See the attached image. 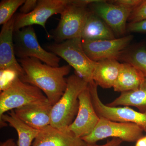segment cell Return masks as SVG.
I'll return each mask as SVG.
<instances>
[{"instance_id":"19","label":"cell","mask_w":146,"mask_h":146,"mask_svg":"<svg viewBox=\"0 0 146 146\" xmlns=\"http://www.w3.org/2000/svg\"><path fill=\"white\" fill-rule=\"evenodd\" d=\"M1 123H8L18 133V146H31L40 130L29 126L17 117L14 110L0 116Z\"/></svg>"},{"instance_id":"31","label":"cell","mask_w":146,"mask_h":146,"mask_svg":"<svg viewBox=\"0 0 146 146\" xmlns=\"http://www.w3.org/2000/svg\"><path fill=\"white\" fill-rule=\"evenodd\" d=\"M144 138H145V143L146 144V136H144Z\"/></svg>"},{"instance_id":"15","label":"cell","mask_w":146,"mask_h":146,"mask_svg":"<svg viewBox=\"0 0 146 146\" xmlns=\"http://www.w3.org/2000/svg\"><path fill=\"white\" fill-rule=\"evenodd\" d=\"M86 143L70 131L49 125L40 130L31 146H84Z\"/></svg>"},{"instance_id":"20","label":"cell","mask_w":146,"mask_h":146,"mask_svg":"<svg viewBox=\"0 0 146 146\" xmlns=\"http://www.w3.org/2000/svg\"><path fill=\"white\" fill-rule=\"evenodd\" d=\"M106 105L112 107L133 106L146 114V78L138 89L121 93L119 96Z\"/></svg>"},{"instance_id":"12","label":"cell","mask_w":146,"mask_h":146,"mask_svg":"<svg viewBox=\"0 0 146 146\" xmlns=\"http://www.w3.org/2000/svg\"><path fill=\"white\" fill-rule=\"evenodd\" d=\"M133 39L131 35L112 39L86 41L82 39L84 50L90 59L98 62L107 59H115L128 47Z\"/></svg>"},{"instance_id":"13","label":"cell","mask_w":146,"mask_h":146,"mask_svg":"<svg viewBox=\"0 0 146 146\" xmlns=\"http://www.w3.org/2000/svg\"><path fill=\"white\" fill-rule=\"evenodd\" d=\"M16 15L3 25L0 33V70L15 71L21 78L24 75L22 66L16 59L14 52L13 35Z\"/></svg>"},{"instance_id":"17","label":"cell","mask_w":146,"mask_h":146,"mask_svg":"<svg viewBox=\"0 0 146 146\" xmlns=\"http://www.w3.org/2000/svg\"><path fill=\"white\" fill-rule=\"evenodd\" d=\"M145 77L141 71L131 64L121 63L117 78L113 86L114 91L123 92L138 89Z\"/></svg>"},{"instance_id":"7","label":"cell","mask_w":146,"mask_h":146,"mask_svg":"<svg viewBox=\"0 0 146 146\" xmlns=\"http://www.w3.org/2000/svg\"><path fill=\"white\" fill-rule=\"evenodd\" d=\"M90 12L89 9L74 5L70 0V3L60 14L59 23L51 38L57 43L81 38L82 33Z\"/></svg>"},{"instance_id":"14","label":"cell","mask_w":146,"mask_h":146,"mask_svg":"<svg viewBox=\"0 0 146 146\" xmlns=\"http://www.w3.org/2000/svg\"><path fill=\"white\" fill-rule=\"evenodd\" d=\"M52 106L48 100L14 110L17 117L31 127L40 130L50 125Z\"/></svg>"},{"instance_id":"5","label":"cell","mask_w":146,"mask_h":146,"mask_svg":"<svg viewBox=\"0 0 146 146\" xmlns=\"http://www.w3.org/2000/svg\"><path fill=\"white\" fill-rule=\"evenodd\" d=\"M47 99L39 88L17 77L8 88L1 92L0 116L8 111Z\"/></svg>"},{"instance_id":"21","label":"cell","mask_w":146,"mask_h":146,"mask_svg":"<svg viewBox=\"0 0 146 146\" xmlns=\"http://www.w3.org/2000/svg\"><path fill=\"white\" fill-rule=\"evenodd\" d=\"M117 60L133 65L141 71L146 78V44L145 42L128 47L122 52Z\"/></svg>"},{"instance_id":"8","label":"cell","mask_w":146,"mask_h":146,"mask_svg":"<svg viewBox=\"0 0 146 146\" xmlns=\"http://www.w3.org/2000/svg\"><path fill=\"white\" fill-rule=\"evenodd\" d=\"M98 86L94 81L88 83L93 106L100 118L119 122L133 123L146 132V114L127 106L112 107L105 105L99 97Z\"/></svg>"},{"instance_id":"10","label":"cell","mask_w":146,"mask_h":146,"mask_svg":"<svg viewBox=\"0 0 146 146\" xmlns=\"http://www.w3.org/2000/svg\"><path fill=\"white\" fill-rule=\"evenodd\" d=\"M108 1L98 0L89 5V9L102 19L115 34L124 35L127 32V22L133 9Z\"/></svg>"},{"instance_id":"30","label":"cell","mask_w":146,"mask_h":146,"mask_svg":"<svg viewBox=\"0 0 146 146\" xmlns=\"http://www.w3.org/2000/svg\"><path fill=\"white\" fill-rule=\"evenodd\" d=\"M0 146H18V144L15 143V141L12 138H9L6 141L1 143Z\"/></svg>"},{"instance_id":"6","label":"cell","mask_w":146,"mask_h":146,"mask_svg":"<svg viewBox=\"0 0 146 146\" xmlns=\"http://www.w3.org/2000/svg\"><path fill=\"white\" fill-rule=\"evenodd\" d=\"M143 132L140 127L133 123L119 122L100 118L92 133L82 139L89 144H96L98 141L108 137L133 143L143 136Z\"/></svg>"},{"instance_id":"4","label":"cell","mask_w":146,"mask_h":146,"mask_svg":"<svg viewBox=\"0 0 146 146\" xmlns=\"http://www.w3.org/2000/svg\"><path fill=\"white\" fill-rule=\"evenodd\" d=\"M13 39L14 52L18 59L35 58L47 65L59 67L60 58L42 48L32 26L14 31Z\"/></svg>"},{"instance_id":"26","label":"cell","mask_w":146,"mask_h":146,"mask_svg":"<svg viewBox=\"0 0 146 146\" xmlns=\"http://www.w3.org/2000/svg\"><path fill=\"white\" fill-rule=\"evenodd\" d=\"M143 0H113L108 1V2L134 9L138 6Z\"/></svg>"},{"instance_id":"16","label":"cell","mask_w":146,"mask_h":146,"mask_svg":"<svg viewBox=\"0 0 146 146\" xmlns=\"http://www.w3.org/2000/svg\"><path fill=\"white\" fill-rule=\"evenodd\" d=\"M121 63L115 59H107L96 62L93 80L98 86L104 89L113 87L117 78Z\"/></svg>"},{"instance_id":"28","label":"cell","mask_w":146,"mask_h":146,"mask_svg":"<svg viewBox=\"0 0 146 146\" xmlns=\"http://www.w3.org/2000/svg\"><path fill=\"white\" fill-rule=\"evenodd\" d=\"M123 142L119 138H112L111 140H108L107 142L103 145L89 144L86 143L84 146H121V144Z\"/></svg>"},{"instance_id":"24","label":"cell","mask_w":146,"mask_h":146,"mask_svg":"<svg viewBox=\"0 0 146 146\" xmlns=\"http://www.w3.org/2000/svg\"><path fill=\"white\" fill-rule=\"evenodd\" d=\"M146 20V0H143L141 4L132 11L128 22L135 23Z\"/></svg>"},{"instance_id":"29","label":"cell","mask_w":146,"mask_h":146,"mask_svg":"<svg viewBox=\"0 0 146 146\" xmlns=\"http://www.w3.org/2000/svg\"><path fill=\"white\" fill-rule=\"evenodd\" d=\"M98 0H70V3L77 6L87 7L92 3L96 2Z\"/></svg>"},{"instance_id":"27","label":"cell","mask_w":146,"mask_h":146,"mask_svg":"<svg viewBox=\"0 0 146 146\" xmlns=\"http://www.w3.org/2000/svg\"><path fill=\"white\" fill-rule=\"evenodd\" d=\"M37 0H26L22 5L20 9V13L22 14H27L33 11L37 5Z\"/></svg>"},{"instance_id":"1","label":"cell","mask_w":146,"mask_h":146,"mask_svg":"<svg viewBox=\"0 0 146 146\" xmlns=\"http://www.w3.org/2000/svg\"><path fill=\"white\" fill-rule=\"evenodd\" d=\"M23 69L22 81L36 86L45 94L52 105L62 96L67 88L65 76L70 72V65L54 67L42 63L35 58L18 59Z\"/></svg>"},{"instance_id":"2","label":"cell","mask_w":146,"mask_h":146,"mask_svg":"<svg viewBox=\"0 0 146 146\" xmlns=\"http://www.w3.org/2000/svg\"><path fill=\"white\" fill-rule=\"evenodd\" d=\"M67 88L62 96L53 106L50 125L61 130H66L77 115L78 97L87 88L88 83L76 74L67 79Z\"/></svg>"},{"instance_id":"23","label":"cell","mask_w":146,"mask_h":146,"mask_svg":"<svg viewBox=\"0 0 146 146\" xmlns=\"http://www.w3.org/2000/svg\"><path fill=\"white\" fill-rule=\"evenodd\" d=\"M1 92L7 89L17 77H19L15 71L10 70H0Z\"/></svg>"},{"instance_id":"9","label":"cell","mask_w":146,"mask_h":146,"mask_svg":"<svg viewBox=\"0 0 146 146\" xmlns=\"http://www.w3.org/2000/svg\"><path fill=\"white\" fill-rule=\"evenodd\" d=\"M70 0H39L35 9L27 14H15L14 31L33 25H39L46 31L47 20L55 14H61Z\"/></svg>"},{"instance_id":"11","label":"cell","mask_w":146,"mask_h":146,"mask_svg":"<svg viewBox=\"0 0 146 146\" xmlns=\"http://www.w3.org/2000/svg\"><path fill=\"white\" fill-rule=\"evenodd\" d=\"M78 100L77 115L68 129L82 139L92 133L100 118L93 106L88 86L80 94Z\"/></svg>"},{"instance_id":"25","label":"cell","mask_w":146,"mask_h":146,"mask_svg":"<svg viewBox=\"0 0 146 146\" xmlns=\"http://www.w3.org/2000/svg\"><path fill=\"white\" fill-rule=\"evenodd\" d=\"M127 32L146 33V20L128 24L127 25Z\"/></svg>"},{"instance_id":"22","label":"cell","mask_w":146,"mask_h":146,"mask_svg":"<svg viewBox=\"0 0 146 146\" xmlns=\"http://www.w3.org/2000/svg\"><path fill=\"white\" fill-rule=\"evenodd\" d=\"M26 0H3L0 3V25L6 23Z\"/></svg>"},{"instance_id":"3","label":"cell","mask_w":146,"mask_h":146,"mask_svg":"<svg viewBox=\"0 0 146 146\" xmlns=\"http://www.w3.org/2000/svg\"><path fill=\"white\" fill-rule=\"evenodd\" d=\"M47 48L67 61L74 68L76 74L88 83L94 81L93 74L96 62L86 55L82 44V38L69 39L48 45Z\"/></svg>"},{"instance_id":"18","label":"cell","mask_w":146,"mask_h":146,"mask_svg":"<svg viewBox=\"0 0 146 146\" xmlns=\"http://www.w3.org/2000/svg\"><path fill=\"white\" fill-rule=\"evenodd\" d=\"M86 41L115 39V33L104 21L90 11L81 35Z\"/></svg>"}]
</instances>
